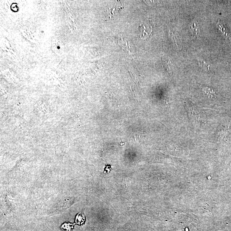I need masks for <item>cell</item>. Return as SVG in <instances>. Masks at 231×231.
<instances>
[{
  "label": "cell",
  "mask_w": 231,
  "mask_h": 231,
  "mask_svg": "<svg viewBox=\"0 0 231 231\" xmlns=\"http://www.w3.org/2000/svg\"><path fill=\"white\" fill-rule=\"evenodd\" d=\"M199 87L201 89L202 92L205 94L209 98H212L214 96H215L216 92L215 90H213V88L211 87H209L206 86L202 85H198Z\"/></svg>",
  "instance_id": "1"
},
{
  "label": "cell",
  "mask_w": 231,
  "mask_h": 231,
  "mask_svg": "<svg viewBox=\"0 0 231 231\" xmlns=\"http://www.w3.org/2000/svg\"><path fill=\"white\" fill-rule=\"evenodd\" d=\"M190 26L193 32L196 36H197L200 31V26L199 23L196 20H194L191 23Z\"/></svg>",
  "instance_id": "2"
},
{
  "label": "cell",
  "mask_w": 231,
  "mask_h": 231,
  "mask_svg": "<svg viewBox=\"0 0 231 231\" xmlns=\"http://www.w3.org/2000/svg\"><path fill=\"white\" fill-rule=\"evenodd\" d=\"M86 218L84 215L82 213H79L77 215L75 220V224L81 226L84 224L85 222Z\"/></svg>",
  "instance_id": "3"
},
{
  "label": "cell",
  "mask_w": 231,
  "mask_h": 231,
  "mask_svg": "<svg viewBox=\"0 0 231 231\" xmlns=\"http://www.w3.org/2000/svg\"><path fill=\"white\" fill-rule=\"evenodd\" d=\"M76 224H72L70 223H64L62 225L61 229L63 231H72L74 228V225Z\"/></svg>",
  "instance_id": "4"
},
{
  "label": "cell",
  "mask_w": 231,
  "mask_h": 231,
  "mask_svg": "<svg viewBox=\"0 0 231 231\" xmlns=\"http://www.w3.org/2000/svg\"><path fill=\"white\" fill-rule=\"evenodd\" d=\"M199 64L202 67L205 69V70L209 72H212V66L211 65L206 63L203 61H199Z\"/></svg>",
  "instance_id": "5"
},
{
  "label": "cell",
  "mask_w": 231,
  "mask_h": 231,
  "mask_svg": "<svg viewBox=\"0 0 231 231\" xmlns=\"http://www.w3.org/2000/svg\"><path fill=\"white\" fill-rule=\"evenodd\" d=\"M164 65V67L168 71H170L171 70V63L170 61L169 58L167 57H163L162 59Z\"/></svg>",
  "instance_id": "6"
}]
</instances>
